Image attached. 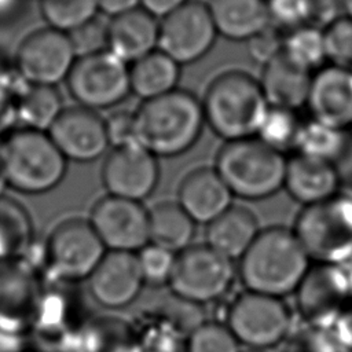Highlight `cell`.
<instances>
[{"label": "cell", "instance_id": "47", "mask_svg": "<svg viewBox=\"0 0 352 352\" xmlns=\"http://www.w3.org/2000/svg\"><path fill=\"white\" fill-rule=\"evenodd\" d=\"M19 0H0V22L8 16H12Z\"/></svg>", "mask_w": 352, "mask_h": 352}, {"label": "cell", "instance_id": "44", "mask_svg": "<svg viewBox=\"0 0 352 352\" xmlns=\"http://www.w3.org/2000/svg\"><path fill=\"white\" fill-rule=\"evenodd\" d=\"M341 352H352V301L327 329Z\"/></svg>", "mask_w": 352, "mask_h": 352}, {"label": "cell", "instance_id": "22", "mask_svg": "<svg viewBox=\"0 0 352 352\" xmlns=\"http://www.w3.org/2000/svg\"><path fill=\"white\" fill-rule=\"evenodd\" d=\"M160 19L142 7L107 22V50L131 65L158 48Z\"/></svg>", "mask_w": 352, "mask_h": 352}, {"label": "cell", "instance_id": "40", "mask_svg": "<svg viewBox=\"0 0 352 352\" xmlns=\"http://www.w3.org/2000/svg\"><path fill=\"white\" fill-rule=\"evenodd\" d=\"M67 34L77 56L107 50V22H102L98 16Z\"/></svg>", "mask_w": 352, "mask_h": 352}, {"label": "cell", "instance_id": "34", "mask_svg": "<svg viewBox=\"0 0 352 352\" xmlns=\"http://www.w3.org/2000/svg\"><path fill=\"white\" fill-rule=\"evenodd\" d=\"M40 12L47 26L70 33L98 16L96 0H40Z\"/></svg>", "mask_w": 352, "mask_h": 352}, {"label": "cell", "instance_id": "10", "mask_svg": "<svg viewBox=\"0 0 352 352\" xmlns=\"http://www.w3.org/2000/svg\"><path fill=\"white\" fill-rule=\"evenodd\" d=\"M65 82L76 104L98 113L117 107L131 95L129 65L109 50L77 56Z\"/></svg>", "mask_w": 352, "mask_h": 352}, {"label": "cell", "instance_id": "43", "mask_svg": "<svg viewBox=\"0 0 352 352\" xmlns=\"http://www.w3.org/2000/svg\"><path fill=\"white\" fill-rule=\"evenodd\" d=\"M341 10L342 0H311V25L324 29L341 16Z\"/></svg>", "mask_w": 352, "mask_h": 352}, {"label": "cell", "instance_id": "42", "mask_svg": "<svg viewBox=\"0 0 352 352\" xmlns=\"http://www.w3.org/2000/svg\"><path fill=\"white\" fill-rule=\"evenodd\" d=\"M106 132L110 147H120L136 142V120L135 110H114L104 117Z\"/></svg>", "mask_w": 352, "mask_h": 352}, {"label": "cell", "instance_id": "41", "mask_svg": "<svg viewBox=\"0 0 352 352\" xmlns=\"http://www.w3.org/2000/svg\"><path fill=\"white\" fill-rule=\"evenodd\" d=\"M283 37L285 34L280 30L271 25L267 26L246 41L249 56L261 66H265L282 54Z\"/></svg>", "mask_w": 352, "mask_h": 352}, {"label": "cell", "instance_id": "28", "mask_svg": "<svg viewBox=\"0 0 352 352\" xmlns=\"http://www.w3.org/2000/svg\"><path fill=\"white\" fill-rule=\"evenodd\" d=\"M197 223L177 201H160L148 208L150 242L180 253L192 245Z\"/></svg>", "mask_w": 352, "mask_h": 352}, {"label": "cell", "instance_id": "6", "mask_svg": "<svg viewBox=\"0 0 352 352\" xmlns=\"http://www.w3.org/2000/svg\"><path fill=\"white\" fill-rule=\"evenodd\" d=\"M293 231L312 263L342 264L352 258V192L336 195L298 212Z\"/></svg>", "mask_w": 352, "mask_h": 352}, {"label": "cell", "instance_id": "31", "mask_svg": "<svg viewBox=\"0 0 352 352\" xmlns=\"http://www.w3.org/2000/svg\"><path fill=\"white\" fill-rule=\"evenodd\" d=\"M15 110L22 126L47 132L63 110V104L56 87L28 84L15 98Z\"/></svg>", "mask_w": 352, "mask_h": 352}, {"label": "cell", "instance_id": "19", "mask_svg": "<svg viewBox=\"0 0 352 352\" xmlns=\"http://www.w3.org/2000/svg\"><path fill=\"white\" fill-rule=\"evenodd\" d=\"M305 107L311 118L349 129L352 125V70L326 63L312 74Z\"/></svg>", "mask_w": 352, "mask_h": 352}, {"label": "cell", "instance_id": "32", "mask_svg": "<svg viewBox=\"0 0 352 352\" xmlns=\"http://www.w3.org/2000/svg\"><path fill=\"white\" fill-rule=\"evenodd\" d=\"M282 55L297 67L314 74L329 63L323 29L305 25L285 33Z\"/></svg>", "mask_w": 352, "mask_h": 352}, {"label": "cell", "instance_id": "23", "mask_svg": "<svg viewBox=\"0 0 352 352\" xmlns=\"http://www.w3.org/2000/svg\"><path fill=\"white\" fill-rule=\"evenodd\" d=\"M260 231L257 216L249 208L232 204L206 226L205 243L230 260L238 261Z\"/></svg>", "mask_w": 352, "mask_h": 352}, {"label": "cell", "instance_id": "3", "mask_svg": "<svg viewBox=\"0 0 352 352\" xmlns=\"http://www.w3.org/2000/svg\"><path fill=\"white\" fill-rule=\"evenodd\" d=\"M201 104L205 124L224 142L256 136L270 107L258 78L239 69L214 76Z\"/></svg>", "mask_w": 352, "mask_h": 352}, {"label": "cell", "instance_id": "1", "mask_svg": "<svg viewBox=\"0 0 352 352\" xmlns=\"http://www.w3.org/2000/svg\"><path fill=\"white\" fill-rule=\"evenodd\" d=\"M238 276L245 290L283 298L294 294L312 261L293 228H261L238 260Z\"/></svg>", "mask_w": 352, "mask_h": 352}, {"label": "cell", "instance_id": "35", "mask_svg": "<svg viewBox=\"0 0 352 352\" xmlns=\"http://www.w3.org/2000/svg\"><path fill=\"white\" fill-rule=\"evenodd\" d=\"M184 352H241V344L226 323L209 320L188 333Z\"/></svg>", "mask_w": 352, "mask_h": 352}, {"label": "cell", "instance_id": "5", "mask_svg": "<svg viewBox=\"0 0 352 352\" xmlns=\"http://www.w3.org/2000/svg\"><path fill=\"white\" fill-rule=\"evenodd\" d=\"M287 157L256 136L224 142L214 168L234 197L261 201L283 188Z\"/></svg>", "mask_w": 352, "mask_h": 352}, {"label": "cell", "instance_id": "21", "mask_svg": "<svg viewBox=\"0 0 352 352\" xmlns=\"http://www.w3.org/2000/svg\"><path fill=\"white\" fill-rule=\"evenodd\" d=\"M337 165L293 153L287 157L283 188L302 206L322 202L341 190Z\"/></svg>", "mask_w": 352, "mask_h": 352}, {"label": "cell", "instance_id": "14", "mask_svg": "<svg viewBox=\"0 0 352 352\" xmlns=\"http://www.w3.org/2000/svg\"><path fill=\"white\" fill-rule=\"evenodd\" d=\"M88 220L106 250L138 253L150 242L143 202L106 194L94 204Z\"/></svg>", "mask_w": 352, "mask_h": 352}, {"label": "cell", "instance_id": "15", "mask_svg": "<svg viewBox=\"0 0 352 352\" xmlns=\"http://www.w3.org/2000/svg\"><path fill=\"white\" fill-rule=\"evenodd\" d=\"M158 180V158L139 143L113 147L104 157L102 183L110 195L143 202Z\"/></svg>", "mask_w": 352, "mask_h": 352}, {"label": "cell", "instance_id": "48", "mask_svg": "<svg viewBox=\"0 0 352 352\" xmlns=\"http://www.w3.org/2000/svg\"><path fill=\"white\" fill-rule=\"evenodd\" d=\"M342 10L345 11L344 15L352 19V0H342Z\"/></svg>", "mask_w": 352, "mask_h": 352}, {"label": "cell", "instance_id": "26", "mask_svg": "<svg viewBox=\"0 0 352 352\" xmlns=\"http://www.w3.org/2000/svg\"><path fill=\"white\" fill-rule=\"evenodd\" d=\"M182 66L160 48L129 65L131 94L143 100L166 95L179 88Z\"/></svg>", "mask_w": 352, "mask_h": 352}, {"label": "cell", "instance_id": "4", "mask_svg": "<svg viewBox=\"0 0 352 352\" xmlns=\"http://www.w3.org/2000/svg\"><path fill=\"white\" fill-rule=\"evenodd\" d=\"M0 164L6 184L22 194H44L60 184L67 160L48 132L16 128L1 140Z\"/></svg>", "mask_w": 352, "mask_h": 352}, {"label": "cell", "instance_id": "12", "mask_svg": "<svg viewBox=\"0 0 352 352\" xmlns=\"http://www.w3.org/2000/svg\"><path fill=\"white\" fill-rule=\"evenodd\" d=\"M76 59L69 34L44 26L21 40L15 52V67L26 84L56 87L67 78Z\"/></svg>", "mask_w": 352, "mask_h": 352}, {"label": "cell", "instance_id": "20", "mask_svg": "<svg viewBox=\"0 0 352 352\" xmlns=\"http://www.w3.org/2000/svg\"><path fill=\"white\" fill-rule=\"evenodd\" d=\"M232 198L214 166H198L182 179L176 201L197 224L208 226L232 205Z\"/></svg>", "mask_w": 352, "mask_h": 352}, {"label": "cell", "instance_id": "16", "mask_svg": "<svg viewBox=\"0 0 352 352\" xmlns=\"http://www.w3.org/2000/svg\"><path fill=\"white\" fill-rule=\"evenodd\" d=\"M43 286L36 268L25 258L0 263V331H30Z\"/></svg>", "mask_w": 352, "mask_h": 352}, {"label": "cell", "instance_id": "37", "mask_svg": "<svg viewBox=\"0 0 352 352\" xmlns=\"http://www.w3.org/2000/svg\"><path fill=\"white\" fill-rule=\"evenodd\" d=\"M280 352H341L327 329L301 323L280 344Z\"/></svg>", "mask_w": 352, "mask_h": 352}, {"label": "cell", "instance_id": "24", "mask_svg": "<svg viewBox=\"0 0 352 352\" xmlns=\"http://www.w3.org/2000/svg\"><path fill=\"white\" fill-rule=\"evenodd\" d=\"M217 34L232 41H248L270 26L267 0H206Z\"/></svg>", "mask_w": 352, "mask_h": 352}, {"label": "cell", "instance_id": "49", "mask_svg": "<svg viewBox=\"0 0 352 352\" xmlns=\"http://www.w3.org/2000/svg\"><path fill=\"white\" fill-rule=\"evenodd\" d=\"M349 132H351V138H352V125L349 126Z\"/></svg>", "mask_w": 352, "mask_h": 352}, {"label": "cell", "instance_id": "36", "mask_svg": "<svg viewBox=\"0 0 352 352\" xmlns=\"http://www.w3.org/2000/svg\"><path fill=\"white\" fill-rule=\"evenodd\" d=\"M136 257L146 285L168 286L175 270L177 253L148 242L136 253Z\"/></svg>", "mask_w": 352, "mask_h": 352}, {"label": "cell", "instance_id": "7", "mask_svg": "<svg viewBox=\"0 0 352 352\" xmlns=\"http://www.w3.org/2000/svg\"><path fill=\"white\" fill-rule=\"evenodd\" d=\"M106 252L88 219H65L44 242V270L48 280L76 283L88 279Z\"/></svg>", "mask_w": 352, "mask_h": 352}, {"label": "cell", "instance_id": "50", "mask_svg": "<svg viewBox=\"0 0 352 352\" xmlns=\"http://www.w3.org/2000/svg\"><path fill=\"white\" fill-rule=\"evenodd\" d=\"M249 352H258V351H249Z\"/></svg>", "mask_w": 352, "mask_h": 352}, {"label": "cell", "instance_id": "13", "mask_svg": "<svg viewBox=\"0 0 352 352\" xmlns=\"http://www.w3.org/2000/svg\"><path fill=\"white\" fill-rule=\"evenodd\" d=\"M217 36L206 3L188 0L160 19L158 48L184 66L202 59L213 48Z\"/></svg>", "mask_w": 352, "mask_h": 352}, {"label": "cell", "instance_id": "27", "mask_svg": "<svg viewBox=\"0 0 352 352\" xmlns=\"http://www.w3.org/2000/svg\"><path fill=\"white\" fill-rule=\"evenodd\" d=\"M80 352H143L138 329L117 315H98L87 320Z\"/></svg>", "mask_w": 352, "mask_h": 352}, {"label": "cell", "instance_id": "30", "mask_svg": "<svg viewBox=\"0 0 352 352\" xmlns=\"http://www.w3.org/2000/svg\"><path fill=\"white\" fill-rule=\"evenodd\" d=\"M33 245V223L19 202L0 197V263L23 257Z\"/></svg>", "mask_w": 352, "mask_h": 352}, {"label": "cell", "instance_id": "45", "mask_svg": "<svg viewBox=\"0 0 352 352\" xmlns=\"http://www.w3.org/2000/svg\"><path fill=\"white\" fill-rule=\"evenodd\" d=\"M188 0H140V7L158 19L169 15Z\"/></svg>", "mask_w": 352, "mask_h": 352}, {"label": "cell", "instance_id": "25", "mask_svg": "<svg viewBox=\"0 0 352 352\" xmlns=\"http://www.w3.org/2000/svg\"><path fill=\"white\" fill-rule=\"evenodd\" d=\"M311 80L312 73L297 67L282 54L263 66L261 77L258 78L270 106L296 111L307 104Z\"/></svg>", "mask_w": 352, "mask_h": 352}, {"label": "cell", "instance_id": "46", "mask_svg": "<svg viewBox=\"0 0 352 352\" xmlns=\"http://www.w3.org/2000/svg\"><path fill=\"white\" fill-rule=\"evenodd\" d=\"M99 12L109 18L118 16L140 7V0H96Z\"/></svg>", "mask_w": 352, "mask_h": 352}, {"label": "cell", "instance_id": "38", "mask_svg": "<svg viewBox=\"0 0 352 352\" xmlns=\"http://www.w3.org/2000/svg\"><path fill=\"white\" fill-rule=\"evenodd\" d=\"M327 62L352 70V19L341 15L323 29Z\"/></svg>", "mask_w": 352, "mask_h": 352}, {"label": "cell", "instance_id": "8", "mask_svg": "<svg viewBox=\"0 0 352 352\" xmlns=\"http://www.w3.org/2000/svg\"><path fill=\"white\" fill-rule=\"evenodd\" d=\"M235 278L234 261L208 243H192L177 253L168 287L187 304H209L221 298Z\"/></svg>", "mask_w": 352, "mask_h": 352}, {"label": "cell", "instance_id": "2", "mask_svg": "<svg viewBox=\"0 0 352 352\" xmlns=\"http://www.w3.org/2000/svg\"><path fill=\"white\" fill-rule=\"evenodd\" d=\"M135 120L136 142L157 158L184 154L206 125L201 99L183 88L143 100L135 110Z\"/></svg>", "mask_w": 352, "mask_h": 352}, {"label": "cell", "instance_id": "9", "mask_svg": "<svg viewBox=\"0 0 352 352\" xmlns=\"http://www.w3.org/2000/svg\"><path fill=\"white\" fill-rule=\"evenodd\" d=\"M226 324L250 351L280 345L293 326V314L283 298L245 290L230 305Z\"/></svg>", "mask_w": 352, "mask_h": 352}, {"label": "cell", "instance_id": "18", "mask_svg": "<svg viewBox=\"0 0 352 352\" xmlns=\"http://www.w3.org/2000/svg\"><path fill=\"white\" fill-rule=\"evenodd\" d=\"M144 285L136 253L128 252L107 250L88 276L92 298L107 309L131 305L140 296Z\"/></svg>", "mask_w": 352, "mask_h": 352}, {"label": "cell", "instance_id": "39", "mask_svg": "<svg viewBox=\"0 0 352 352\" xmlns=\"http://www.w3.org/2000/svg\"><path fill=\"white\" fill-rule=\"evenodd\" d=\"M270 25L283 34L311 25V0H267Z\"/></svg>", "mask_w": 352, "mask_h": 352}, {"label": "cell", "instance_id": "29", "mask_svg": "<svg viewBox=\"0 0 352 352\" xmlns=\"http://www.w3.org/2000/svg\"><path fill=\"white\" fill-rule=\"evenodd\" d=\"M349 138L346 129L314 118L304 120L294 153L337 165L348 153Z\"/></svg>", "mask_w": 352, "mask_h": 352}, {"label": "cell", "instance_id": "11", "mask_svg": "<svg viewBox=\"0 0 352 352\" xmlns=\"http://www.w3.org/2000/svg\"><path fill=\"white\" fill-rule=\"evenodd\" d=\"M294 297L301 323L329 329L352 301V258L342 264L312 263Z\"/></svg>", "mask_w": 352, "mask_h": 352}, {"label": "cell", "instance_id": "17", "mask_svg": "<svg viewBox=\"0 0 352 352\" xmlns=\"http://www.w3.org/2000/svg\"><path fill=\"white\" fill-rule=\"evenodd\" d=\"M47 132L67 161L92 162L110 147L104 117L78 104L63 107Z\"/></svg>", "mask_w": 352, "mask_h": 352}, {"label": "cell", "instance_id": "33", "mask_svg": "<svg viewBox=\"0 0 352 352\" xmlns=\"http://www.w3.org/2000/svg\"><path fill=\"white\" fill-rule=\"evenodd\" d=\"M302 121L296 110L270 106L256 138L282 154L294 153Z\"/></svg>", "mask_w": 352, "mask_h": 352}]
</instances>
